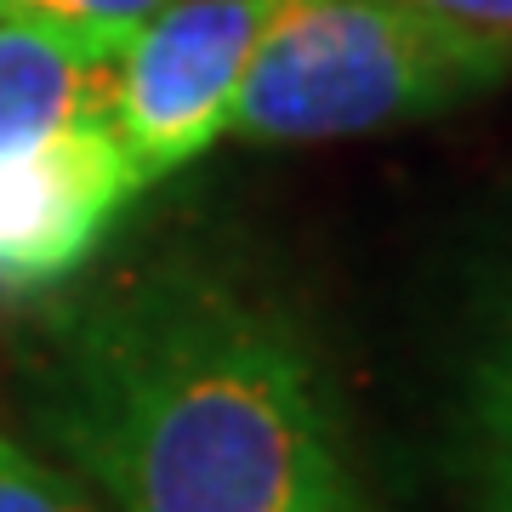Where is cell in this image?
Masks as SVG:
<instances>
[{"instance_id": "cell-5", "label": "cell", "mask_w": 512, "mask_h": 512, "mask_svg": "<svg viewBox=\"0 0 512 512\" xmlns=\"http://www.w3.org/2000/svg\"><path fill=\"white\" fill-rule=\"evenodd\" d=\"M120 52L126 46L63 23L0 18V154L114 120Z\"/></svg>"}, {"instance_id": "cell-1", "label": "cell", "mask_w": 512, "mask_h": 512, "mask_svg": "<svg viewBox=\"0 0 512 512\" xmlns=\"http://www.w3.org/2000/svg\"><path fill=\"white\" fill-rule=\"evenodd\" d=\"M35 416L109 512H382L302 325L217 274L92 302L40 365Z\"/></svg>"}, {"instance_id": "cell-4", "label": "cell", "mask_w": 512, "mask_h": 512, "mask_svg": "<svg viewBox=\"0 0 512 512\" xmlns=\"http://www.w3.org/2000/svg\"><path fill=\"white\" fill-rule=\"evenodd\" d=\"M137 188L143 171L114 120L69 126L35 148L0 154V296L69 279Z\"/></svg>"}, {"instance_id": "cell-9", "label": "cell", "mask_w": 512, "mask_h": 512, "mask_svg": "<svg viewBox=\"0 0 512 512\" xmlns=\"http://www.w3.org/2000/svg\"><path fill=\"white\" fill-rule=\"evenodd\" d=\"M404 6L433 12V18L456 23L467 35H484V40H495V46L512 52V0H404Z\"/></svg>"}, {"instance_id": "cell-7", "label": "cell", "mask_w": 512, "mask_h": 512, "mask_svg": "<svg viewBox=\"0 0 512 512\" xmlns=\"http://www.w3.org/2000/svg\"><path fill=\"white\" fill-rule=\"evenodd\" d=\"M0 512H109L80 478L46 467L18 439H0Z\"/></svg>"}, {"instance_id": "cell-8", "label": "cell", "mask_w": 512, "mask_h": 512, "mask_svg": "<svg viewBox=\"0 0 512 512\" xmlns=\"http://www.w3.org/2000/svg\"><path fill=\"white\" fill-rule=\"evenodd\" d=\"M165 0H0V18H40V23H63L80 35L114 40L126 46L143 29Z\"/></svg>"}, {"instance_id": "cell-2", "label": "cell", "mask_w": 512, "mask_h": 512, "mask_svg": "<svg viewBox=\"0 0 512 512\" xmlns=\"http://www.w3.org/2000/svg\"><path fill=\"white\" fill-rule=\"evenodd\" d=\"M512 74V52L404 0H285L262 29L228 131L325 143L461 109Z\"/></svg>"}, {"instance_id": "cell-6", "label": "cell", "mask_w": 512, "mask_h": 512, "mask_svg": "<svg viewBox=\"0 0 512 512\" xmlns=\"http://www.w3.org/2000/svg\"><path fill=\"white\" fill-rule=\"evenodd\" d=\"M450 467L467 512H512V274L484 291L461 336Z\"/></svg>"}, {"instance_id": "cell-3", "label": "cell", "mask_w": 512, "mask_h": 512, "mask_svg": "<svg viewBox=\"0 0 512 512\" xmlns=\"http://www.w3.org/2000/svg\"><path fill=\"white\" fill-rule=\"evenodd\" d=\"M285 0H165L120 52L114 131L143 183L200 160L234 120L262 29Z\"/></svg>"}]
</instances>
